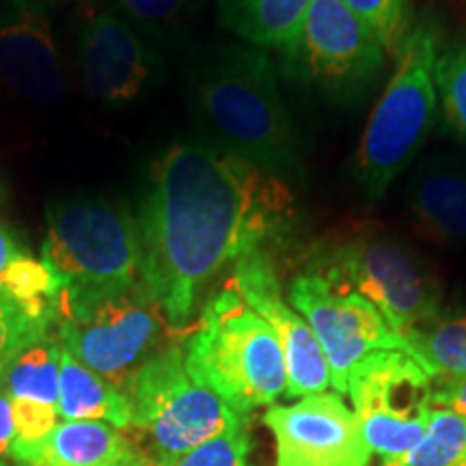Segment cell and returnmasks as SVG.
<instances>
[{"instance_id": "6da1fadb", "label": "cell", "mask_w": 466, "mask_h": 466, "mask_svg": "<svg viewBox=\"0 0 466 466\" xmlns=\"http://www.w3.org/2000/svg\"><path fill=\"white\" fill-rule=\"evenodd\" d=\"M296 217L279 175L212 145H171L151 165L138 208V281L167 324L186 329L209 281L288 236Z\"/></svg>"}, {"instance_id": "7a4b0ae2", "label": "cell", "mask_w": 466, "mask_h": 466, "mask_svg": "<svg viewBox=\"0 0 466 466\" xmlns=\"http://www.w3.org/2000/svg\"><path fill=\"white\" fill-rule=\"evenodd\" d=\"M195 113L214 149L283 179L299 168L275 63L261 48H229L209 63L195 83Z\"/></svg>"}, {"instance_id": "3957f363", "label": "cell", "mask_w": 466, "mask_h": 466, "mask_svg": "<svg viewBox=\"0 0 466 466\" xmlns=\"http://www.w3.org/2000/svg\"><path fill=\"white\" fill-rule=\"evenodd\" d=\"M184 365L238 415L272 406L288 393V371L275 330L229 283L203 307L182 346Z\"/></svg>"}, {"instance_id": "277c9868", "label": "cell", "mask_w": 466, "mask_h": 466, "mask_svg": "<svg viewBox=\"0 0 466 466\" xmlns=\"http://www.w3.org/2000/svg\"><path fill=\"white\" fill-rule=\"evenodd\" d=\"M441 26L432 14L415 22L395 55V69L371 110L354 156V177L378 199L410 165L432 127L439 93L434 83Z\"/></svg>"}, {"instance_id": "5b68a950", "label": "cell", "mask_w": 466, "mask_h": 466, "mask_svg": "<svg viewBox=\"0 0 466 466\" xmlns=\"http://www.w3.org/2000/svg\"><path fill=\"white\" fill-rule=\"evenodd\" d=\"M56 339L121 391L151 357L167 319L141 283L115 289H61Z\"/></svg>"}, {"instance_id": "8992f818", "label": "cell", "mask_w": 466, "mask_h": 466, "mask_svg": "<svg viewBox=\"0 0 466 466\" xmlns=\"http://www.w3.org/2000/svg\"><path fill=\"white\" fill-rule=\"evenodd\" d=\"M316 272L363 296L400 337L441 318L439 285L404 242L382 231L359 233L326 250Z\"/></svg>"}, {"instance_id": "52a82bcc", "label": "cell", "mask_w": 466, "mask_h": 466, "mask_svg": "<svg viewBox=\"0 0 466 466\" xmlns=\"http://www.w3.org/2000/svg\"><path fill=\"white\" fill-rule=\"evenodd\" d=\"M42 259L63 289H115L138 281L137 218L104 201H67L48 212Z\"/></svg>"}, {"instance_id": "ba28073f", "label": "cell", "mask_w": 466, "mask_h": 466, "mask_svg": "<svg viewBox=\"0 0 466 466\" xmlns=\"http://www.w3.org/2000/svg\"><path fill=\"white\" fill-rule=\"evenodd\" d=\"M124 391L132 404V428L149 436L156 462L195 450L247 421L188 374L179 346H168L151 357Z\"/></svg>"}, {"instance_id": "9c48e42d", "label": "cell", "mask_w": 466, "mask_h": 466, "mask_svg": "<svg viewBox=\"0 0 466 466\" xmlns=\"http://www.w3.org/2000/svg\"><path fill=\"white\" fill-rule=\"evenodd\" d=\"M346 395L371 453L398 458L428 432L434 412L432 378L404 352L382 350L350 371Z\"/></svg>"}, {"instance_id": "30bf717a", "label": "cell", "mask_w": 466, "mask_h": 466, "mask_svg": "<svg viewBox=\"0 0 466 466\" xmlns=\"http://www.w3.org/2000/svg\"><path fill=\"white\" fill-rule=\"evenodd\" d=\"M281 52L285 74L337 96L370 86L389 56L343 0H311L299 31Z\"/></svg>"}, {"instance_id": "8fae6325", "label": "cell", "mask_w": 466, "mask_h": 466, "mask_svg": "<svg viewBox=\"0 0 466 466\" xmlns=\"http://www.w3.org/2000/svg\"><path fill=\"white\" fill-rule=\"evenodd\" d=\"M289 305L307 319L330 370V387L348 391L350 371L382 350L408 354L406 341L384 322L378 309L357 291L337 288L311 270L289 283Z\"/></svg>"}, {"instance_id": "7c38bea8", "label": "cell", "mask_w": 466, "mask_h": 466, "mask_svg": "<svg viewBox=\"0 0 466 466\" xmlns=\"http://www.w3.org/2000/svg\"><path fill=\"white\" fill-rule=\"evenodd\" d=\"M264 423L277 442V466H370L371 456L352 408L339 393L305 395L268 406Z\"/></svg>"}, {"instance_id": "4fadbf2b", "label": "cell", "mask_w": 466, "mask_h": 466, "mask_svg": "<svg viewBox=\"0 0 466 466\" xmlns=\"http://www.w3.org/2000/svg\"><path fill=\"white\" fill-rule=\"evenodd\" d=\"M229 285L258 316L266 319L281 343L288 371L285 398L324 393L330 387L329 363L311 326L285 299L270 253L258 250L233 264Z\"/></svg>"}, {"instance_id": "5bb4252c", "label": "cell", "mask_w": 466, "mask_h": 466, "mask_svg": "<svg viewBox=\"0 0 466 466\" xmlns=\"http://www.w3.org/2000/svg\"><path fill=\"white\" fill-rule=\"evenodd\" d=\"M0 78L31 102L50 106L66 100V74L50 20L22 0L0 15Z\"/></svg>"}, {"instance_id": "9a60e30c", "label": "cell", "mask_w": 466, "mask_h": 466, "mask_svg": "<svg viewBox=\"0 0 466 466\" xmlns=\"http://www.w3.org/2000/svg\"><path fill=\"white\" fill-rule=\"evenodd\" d=\"M80 72L97 100L126 104L141 96L151 58L137 33L113 14H96L80 31Z\"/></svg>"}, {"instance_id": "2e32d148", "label": "cell", "mask_w": 466, "mask_h": 466, "mask_svg": "<svg viewBox=\"0 0 466 466\" xmlns=\"http://www.w3.org/2000/svg\"><path fill=\"white\" fill-rule=\"evenodd\" d=\"M9 456L15 466H158L102 421H58L42 441L15 442Z\"/></svg>"}, {"instance_id": "e0dca14e", "label": "cell", "mask_w": 466, "mask_h": 466, "mask_svg": "<svg viewBox=\"0 0 466 466\" xmlns=\"http://www.w3.org/2000/svg\"><path fill=\"white\" fill-rule=\"evenodd\" d=\"M58 365L61 343L55 337H46L15 359L0 382L11 400L15 442L42 441L58 423Z\"/></svg>"}, {"instance_id": "ac0fdd59", "label": "cell", "mask_w": 466, "mask_h": 466, "mask_svg": "<svg viewBox=\"0 0 466 466\" xmlns=\"http://www.w3.org/2000/svg\"><path fill=\"white\" fill-rule=\"evenodd\" d=\"M417 229L436 242H466V168L428 160L406 192Z\"/></svg>"}, {"instance_id": "d6986e66", "label": "cell", "mask_w": 466, "mask_h": 466, "mask_svg": "<svg viewBox=\"0 0 466 466\" xmlns=\"http://www.w3.org/2000/svg\"><path fill=\"white\" fill-rule=\"evenodd\" d=\"M58 421H102L116 430L132 428L126 391L97 376L61 346L58 365Z\"/></svg>"}, {"instance_id": "ffe728a7", "label": "cell", "mask_w": 466, "mask_h": 466, "mask_svg": "<svg viewBox=\"0 0 466 466\" xmlns=\"http://www.w3.org/2000/svg\"><path fill=\"white\" fill-rule=\"evenodd\" d=\"M311 0H218V20L255 48H283L299 31Z\"/></svg>"}, {"instance_id": "44dd1931", "label": "cell", "mask_w": 466, "mask_h": 466, "mask_svg": "<svg viewBox=\"0 0 466 466\" xmlns=\"http://www.w3.org/2000/svg\"><path fill=\"white\" fill-rule=\"evenodd\" d=\"M63 285L42 258H33L0 220V299L33 307L56 305Z\"/></svg>"}, {"instance_id": "7402d4cb", "label": "cell", "mask_w": 466, "mask_h": 466, "mask_svg": "<svg viewBox=\"0 0 466 466\" xmlns=\"http://www.w3.org/2000/svg\"><path fill=\"white\" fill-rule=\"evenodd\" d=\"M401 339L408 346V357L432 380L466 378V316L439 318L412 329Z\"/></svg>"}, {"instance_id": "603a6c76", "label": "cell", "mask_w": 466, "mask_h": 466, "mask_svg": "<svg viewBox=\"0 0 466 466\" xmlns=\"http://www.w3.org/2000/svg\"><path fill=\"white\" fill-rule=\"evenodd\" d=\"M378 466H466V419L447 408H434L423 439Z\"/></svg>"}, {"instance_id": "cb8c5ba5", "label": "cell", "mask_w": 466, "mask_h": 466, "mask_svg": "<svg viewBox=\"0 0 466 466\" xmlns=\"http://www.w3.org/2000/svg\"><path fill=\"white\" fill-rule=\"evenodd\" d=\"M55 322L56 305L33 307L0 299V382L22 352L50 337Z\"/></svg>"}, {"instance_id": "d4e9b609", "label": "cell", "mask_w": 466, "mask_h": 466, "mask_svg": "<svg viewBox=\"0 0 466 466\" xmlns=\"http://www.w3.org/2000/svg\"><path fill=\"white\" fill-rule=\"evenodd\" d=\"M434 83L442 116L458 137L466 138V39L441 48Z\"/></svg>"}, {"instance_id": "484cf974", "label": "cell", "mask_w": 466, "mask_h": 466, "mask_svg": "<svg viewBox=\"0 0 466 466\" xmlns=\"http://www.w3.org/2000/svg\"><path fill=\"white\" fill-rule=\"evenodd\" d=\"M343 3L371 28L387 55L395 58L415 25L410 0H343Z\"/></svg>"}, {"instance_id": "4316f807", "label": "cell", "mask_w": 466, "mask_h": 466, "mask_svg": "<svg viewBox=\"0 0 466 466\" xmlns=\"http://www.w3.org/2000/svg\"><path fill=\"white\" fill-rule=\"evenodd\" d=\"M250 436L247 421L233 425L214 439L179 456L162 460L158 466H247Z\"/></svg>"}, {"instance_id": "83f0119b", "label": "cell", "mask_w": 466, "mask_h": 466, "mask_svg": "<svg viewBox=\"0 0 466 466\" xmlns=\"http://www.w3.org/2000/svg\"><path fill=\"white\" fill-rule=\"evenodd\" d=\"M127 15L147 25H160L177 17L188 7L190 0H121Z\"/></svg>"}, {"instance_id": "f1b7e54d", "label": "cell", "mask_w": 466, "mask_h": 466, "mask_svg": "<svg viewBox=\"0 0 466 466\" xmlns=\"http://www.w3.org/2000/svg\"><path fill=\"white\" fill-rule=\"evenodd\" d=\"M434 408H447L466 419V378L436 382Z\"/></svg>"}, {"instance_id": "f546056e", "label": "cell", "mask_w": 466, "mask_h": 466, "mask_svg": "<svg viewBox=\"0 0 466 466\" xmlns=\"http://www.w3.org/2000/svg\"><path fill=\"white\" fill-rule=\"evenodd\" d=\"M15 439L17 430L14 421V410H11V400L9 395L0 389V458L9 456Z\"/></svg>"}]
</instances>
